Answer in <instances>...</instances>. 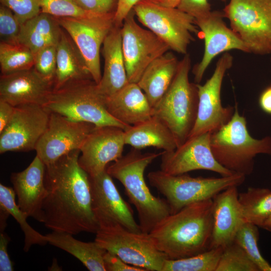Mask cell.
I'll return each mask as SVG.
<instances>
[{"label": "cell", "instance_id": "1", "mask_svg": "<svg viewBox=\"0 0 271 271\" xmlns=\"http://www.w3.org/2000/svg\"><path fill=\"white\" fill-rule=\"evenodd\" d=\"M79 150L46 165L44 224L54 231L73 235L96 233L99 227L93 207L88 174L78 162Z\"/></svg>", "mask_w": 271, "mask_h": 271}, {"label": "cell", "instance_id": "2", "mask_svg": "<svg viewBox=\"0 0 271 271\" xmlns=\"http://www.w3.org/2000/svg\"><path fill=\"white\" fill-rule=\"evenodd\" d=\"M213 200L190 204L170 214L149 233L169 259L188 257L210 249Z\"/></svg>", "mask_w": 271, "mask_h": 271}, {"label": "cell", "instance_id": "3", "mask_svg": "<svg viewBox=\"0 0 271 271\" xmlns=\"http://www.w3.org/2000/svg\"><path fill=\"white\" fill-rule=\"evenodd\" d=\"M161 154L142 153L133 148L106 168L112 178L124 187L129 202L137 210L141 229L147 233L171 214L166 199L152 194L144 177L146 168Z\"/></svg>", "mask_w": 271, "mask_h": 271}, {"label": "cell", "instance_id": "4", "mask_svg": "<svg viewBox=\"0 0 271 271\" xmlns=\"http://www.w3.org/2000/svg\"><path fill=\"white\" fill-rule=\"evenodd\" d=\"M234 107L229 121L211 134L210 146L214 158L221 166L246 176L252 173L256 155L271 156V136L261 139L252 137L245 117L239 114L237 104Z\"/></svg>", "mask_w": 271, "mask_h": 271}, {"label": "cell", "instance_id": "5", "mask_svg": "<svg viewBox=\"0 0 271 271\" xmlns=\"http://www.w3.org/2000/svg\"><path fill=\"white\" fill-rule=\"evenodd\" d=\"M106 96L92 79L74 81L54 89L44 106L50 112L71 120L92 123L96 126L113 125L124 130L130 125L112 117L106 109Z\"/></svg>", "mask_w": 271, "mask_h": 271}, {"label": "cell", "instance_id": "6", "mask_svg": "<svg viewBox=\"0 0 271 271\" xmlns=\"http://www.w3.org/2000/svg\"><path fill=\"white\" fill-rule=\"evenodd\" d=\"M190 55L179 61L177 71L167 91L153 108V115L170 129L177 147L189 138L196 122L198 108L197 83L189 81Z\"/></svg>", "mask_w": 271, "mask_h": 271}, {"label": "cell", "instance_id": "7", "mask_svg": "<svg viewBox=\"0 0 271 271\" xmlns=\"http://www.w3.org/2000/svg\"><path fill=\"white\" fill-rule=\"evenodd\" d=\"M95 241L126 263L146 271H162L166 255L158 249L150 233L128 230L109 218L97 215Z\"/></svg>", "mask_w": 271, "mask_h": 271}, {"label": "cell", "instance_id": "8", "mask_svg": "<svg viewBox=\"0 0 271 271\" xmlns=\"http://www.w3.org/2000/svg\"><path fill=\"white\" fill-rule=\"evenodd\" d=\"M148 178L150 185L164 196L172 214L190 204L213 199L230 187L241 185L245 176L235 173L219 178L193 177L185 174L170 175L160 170L150 172Z\"/></svg>", "mask_w": 271, "mask_h": 271}, {"label": "cell", "instance_id": "9", "mask_svg": "<svg viewBox=\"0 0 271 271\" xmlns=\"http://www.w3.org/2000/svg\"><path fill=\"white\" fill-rule=\"evenodd\" d=\"M223 13L248 53H271V0H230Z\"/></svg>", "mask_w": 271, "mask_h": 271}, {"label": "cell", "instance_id": "10", "mask_svg": "<svg viewBox=\"0 0 271 271\" xmlns=\"http://www.w3.org/2000/svg\"><path fill=\"white\" fill-rule=\"evenodd\" d=\"M132 9L138 21L170 49L187 54L188 46L194 40L192 34L199 32L193 17L177 8L162 6L151 0H141Z\"/></svg>", "mask_w": 271, "mask_h": 271}, {"label": "cell", "instance_id": "11", "mask_svg": "<svg viewBox=\"0 0 271 271\" xmlns=\"http://www.w3.org/2000/svg\"><path fill=\"white\" fill-rule=\"evenodd\" d=\"M115 13L93 14L84 18L55 17L73 40L86 62L93 80L101 79L100 51L103 41L115 25Z\"/></svg>", "mask_w": 271, "mask_h": 271}, {"label": "cell", "instance_id": "12", "mask_svg": "<svg viewBox=\"0 0 271 271\" xmlns=\"http://www.w3.org/2000/svg\"><path fill=\"white\" fill-rule=\"evenodd\" d=\"M133 9L121 28L122 50L128 82L138 83L147 67L170 50L168 45L136 21Z\"/></svg>", "mask_w": 271, "mask_h": 271}, {"label": "cell", "instance_id": "13", "mask_svg": "<svg viewBox=\"0 0 271 271\" xmlns=\"http://www.w3.org/2000/svg\"><path fill=\"white\" fill-rule=\"evenodd\" d=\"M233 60L230 53L225 52L217 61L211 77L204 85L197 83L199 98L197 116L189 138L207 132L212 133L232 118L235 107L222 106L221 90L223 78L232 66Z\"/></svg>", "mask_w": 271, "mask_h": 271}, {"label": "cell", "instance_id": "14", "mask_svg": "<svg viewBox=\"0 0 271 271\" xmlns=\"http://www.w3.org/2000/svg\"><path fill=\"white\" fill-rule=\"evenodd\" d=\"M96 126L91 123L71 120L50 112L48 126L36 145V155L45 165L63 156L80 150L88 134Z\"/></svg>", "mask_w": 271, "mask_h": 271}, {"label": "cell", "instance_id": "15", "mask_svg": "<svg viewBox=\"0 0 271 271\" xmlns=\"http://www.w3.org/2000/svg\"><path fill=\"white\" fill-rule=\"evenodd\" d=\"M50 115V112L40 105L15 107L11 120L0 133V153L35 150L47 128Z\"/></svg>", "mask_w": 271, "mask_h": 271}, {"label": "cell", "instance_id": "16", "mask_svg": "<svg viewBox=\"0 0 271 271\" xmlns=\"http://www.w3.org/2000/svg\"><path fill=\"white\" fill-rule=\"evenodd\" d=\"M211 133L189 138L172 151L162 152L161 170L173 175L197 170L211 171L227 176L235 173L221 166L215 159L210 146Z\"/></svg>", "mask_w": 271, "mask_h": 271}, {"label": "cell", "instance_id": "17", "mask_svg": "<svg viewBox=\"0 0 271 271\" xmlns=\"http://www.w3.org/2000/svg\"><path fill=\"white\" fill-rule=\"evenodd\" d=\"M125 145L123 129L113 125L95 126L80 149L79 164L90 176H95L122 156Z\"/></svg>", "mask_w": 271, "mask_h": 271}, {"label": "cell", "instance_id": "18", "mask_svg": "<svg viewBox=\"0 0 271 271\" xmlns=\"http://www.w3.org/2000/svg\"><path fill=\"white\" fill-rule=\"evenodd\" d=\"M223 12L211 11L206 16L195 19L204 40V51L199 63L194 66L193 74L196 83H199L211 61L219 54L232 50L248 53L239 37L223 21Z\"/></svg>", "mask_w": 271, "mask_h": 271}, {"label": "cell", "instance_id": "19", "mask_svg": "<svg viewBox=\"0 0 271 271\" xmlns=\"http://www.w3.org/2000/svg\"><path fill=\"white\" fill-rule=\"evenodd\" d=\"M54 88L34 67L0 77V100L14 107L25 104L44 106Z\"/></svg>", "mask_w": 271, "mask_h": 271}, {"label": "cell", "instance_id": "20", "mask_svg": "<svg viewBox=\"0 0 271 271\" xmlns=\"http://www.w3.org/2000/svg\"><path fill=\"white\" fill-rule=\"evenodd\" d=\"M89 178L95 215L112 219L130 231L142 232L132 208L122 198L106 169Z\"/></svg>", "mask_w": 271, "mask_h": 271}, {"label": "cell", "instance_id": "21", "mask_svg": "<svg viewBox=\"0 0 271 271\" xmlns=\"http://www.w3.org/2000/svg\"><path fill=\"white\" fill-rule=\"evenodd\" d=\"M45 164L36 155L25 170L11 175L19 208L28 217L43 223V205L47 193L45 184Z\"/></svg>", "mask_w": 271, "mask_h": 271}, {"label": "cell", "instance_id": "22", "mask_svg": "<svg viewBox=\"0 0 271 271\" xmlns=\"http://www.w3.org/2000/svg\"><path fill=\"white\" fill-rule=\"evenodd\" d=\"M237 187H230L212 199L213 227L210 248L223 249L232 243L238 230L245 222Z\"/></svg>", "mask_w": 271, "mask_h": 271}, {"label": "cell", "instance_id": "23", "mask_svg": "<svg viewBox=\"0 0 271 271\" xmlns=\"http://www.w3.org/2000/svg\"><path fill=\"white\" fill-rule=\"evenodd\" d=\"M107 111L121 123L133 125L153 116V108L137 83L129 82L110 96H106Z\"/></svg>", "mask_w": 271, "mask_h": 271}, {"label": "cell", "instance_id": "24", "mask_svg": "<svg viewBox=\"0 0 271 271\" xmlns=\"http://www.w3.org/2000/svg\"><path fill=\"white\" fill-rule=\"evenodd\" d=\"M121 28L115 25L102 45L104 65L97 85L100 92L107 97L113 95L129 83L122 50Z\"/></svg>", "mask_w": 271, "mask_h": 271}, {"label": "cell", "instance_id": "25", "mask_svg": "<svg viewBox=\"0 0 271 271\" xmlns=\"http://www.w3.org/2000/svg\"><path fill=\"white\" fill-rule=\"evenodd\" d=\"M179 61L171 52H166L154 60L137 83L154 108L171 84Z\"/></svg>", "mask_w": 271, "mask_h": 271}, {"label": "cell", "instance_id": "26", "mask_svg": "<svg viewBox=\"0 0 271 271\" xmlns=\"http://www.w3.org/2000/svg\"><path fill=\"white\" fill-rule=\"evenodd\" d=\"M88 79L92 78L84 58L71 37L62 28L57 46L54 88H59L70 82Z\"/></svg>", "mask_w": 271, "mask_h": 271}, {"label": "cell", "instance_id": "27", "mask_svg": "<svg viewBox=\"0 0 271 271\" xmlns=\"http://www.w3.org/2000/svg\"><path fill=\"white\" fill-rule=\"evenodd\" d=\"M124 132L125 145L136 149L154 147L169 152L177 148L171 131L155 115L142 122L130 125Z\"/></svg>", "mask_w": 271, "mask_h": 271}, {"label": "cell", "instance_id": "28", "mask_svg": "<svg viewBox=\"0 0 271 271\" xmlns=\"http://www.w3.org/2000/svg\"><path fill=\"white\" fill-rule=\"evenodd\" d=\"M62 31L54 16L41 12L21 24L19 43L34 54L45 47L57 46Z\"/></svg>", "mask_w": 271, "mask_h": 271}, {"label": "cell", "instance_id": "29", "mask_svg": "<svg viewBox=\"0 0 271 271\" xmlns=\"http://www.w3.org/2000/svg\"><path fill=\"white\" fill-rule=\"evenodd\" d=\"M49 244L69 253L90 271H106L103 257L106 250L96 241L83 242L73 235L53 231L46 235Z\"/></svg>", "mask_w": 271, "mask_h": 271}, {"label": "cell", "instance_id": "30", "mask_svg": "<svg viewBox=\"0 0 271 271\" xmlns=\"http://www.w3.org/2000/svg\"><path fill=\"white\" fill-rule=\"evenodd\" d=\"M245 222L260 227L271 215V190L268 188L249 187L239 193Z\"/></svg>", "mask_w": 271, "mask_h": 271}, {"label": "cell", "instance_id": "31", "mask_svg": "<svg viewBox=\"0 0 271 271\" xmlns=\"http://www.w3.org/2000/svg\"><path fill=\"white\" fill-rule=\"evenodd\" d=\"M15 196L16 193L12 188L0 184V204L19 223L25 235L24 251H28L34 244L46 245L48 243L46 236L41 234L29 224L27 221L28 216L16 204Z\"/></svg>", "mask_w": 271, "mask_h": 271}, {"label": "cell", "instance_id": "32", "mask_svg": "<svg viewBox=\"0 0 271 271\" xmlns=\"http://www.w3.org/2000/svg\"><path fill=\"white\" fill-rule=\"evenodd\" d=\"M222 250L221 248H212L188 257L167 259L162 271H216Z\"/></svg>", "mask_w": 271, "mask_h": 271}, {"label": "cell", "instance_id": "33", "mask_svg": "<svg viewBox=\"0 0 271 271\" xmlns=\"http://www.w3.org/2000/svg\"><path fill=\"white\" fill-rule=\"evenodd\" d=\"M34 56L26 47L0 43V67L2 74L12 73L33 67Z\"/></svg>", "mask_w": 271, "mask_h": 271}, {"label": "cell", "instance_id": "34", "mask_svg": "<svg viewBox=\"0 0 271 271\" xmlns=\"http://www.w3.org/2000/svg\"><path fill=\"white\" fill-rule=\"evenodd\" d=\"M258 226L244 222L238 230L234 241L245 251L260 271H271V265L262 256L258 246Z\"/></svg>", "mask_w": 271, "mask_h": 271}, {"label": "cell", "instance_id": "35", "mask_svg": "<svg viewBox=\"0 0 271 271\" xmlns=\"http://www.w3.org/2000/svg\"><path fill=\"white\" fill-rule=\"evenodd\" d=\"M216 271H260L243 248L234 241L223 249Z\"/></svg>", "mask_w": 271, "mask_h": 271}, {"label": "cell", "instance_id": "36", "mask_svg": "<svg viewBox=\"0 0 271 271\" xmlns=\"http://www.w3.org/2000/svg\"><path fill=\"white\" fill-rule=\"evenodd\" d=\"M41 12L56 17L84 18L93 14L84 11L74 0H39Z\"/></svg>", "mask_w": 271, "mask_h": 271}, {"label": "cell", "instance_id": "37", "mask_svg": "<svg viewBox=\"0 0 271 271\" xmlns=\"http://www.w3.org/2000/svg\"><path fill=\"white\" fill-rule=\"evenodd\" d=\"M57 46L45 47L34 54V67L36 70L45 79L53 83L57 67Z\"/></svg>", "mask_w": 271, "mask_h": 271}, {"label": "cell", "instance_id": "38", "mask_svg": "<svg viewBox=\"0 0 271 271\" xmlns=\"http://www.w3.org/2000/svg\"><path fill=\"white\" fill-rule=\"evenodd\" d=\"M21 24L13 12L1 5L0 7L1 42L11 44H19V36Z\"/></svg>", "mask_w": 271, "mask_h": 271}, {"label": "cell", "instance_id": "39", "mask_svg": "<svg viewBox=\"0 0 271 271\" xmlns=\"http://www.w3.org/2000/svg\"><path fill=\"white\" fill-rule=\"evenodd\" d=\"M2 5L10 9L21 24L41 12L39 0H0Z\"/></svg>", "mask_w": 271, "mask_h": 271}, {"label": "cell", "instance_id": "40", "mask_svg": "<svg viewBox=\"0 0 271 271\" xmlns=\"http://www.w3.org/2000/svg\"><path fill=\"white\" fill-rule=\"evenodd\" d=\"M76 4L85 11L107 14L115 13L118 0H74Z\"/></svg>", "mask_w": 271, "mask_h": 271}, {"label": "cell", "instance_id": "41", "mask_svg": "<svg viewBox=\"0 0 271 271\" xmlns=\"http://www.w3.org/2000/svg\"><path fill=\"white\" fill-rule=\"evenodd\" d=\"M226 2V0H221ZM177 8L193 17L195 19L204 17L211 11L208 0H181Z\"/></svg>", "mask_w": 271, "mask_h": 271}, {"label": "cell", "instance_id": "42", "mask_svg": "<svg viewBox=\"0 0 271 271\" xmlns=\"http://www.w3.org/2000/svg\"><path fill=\"white\" fill-rule=\"evenodd\" d=\"M103 261L106 271H146L126 263L116 255L107 251L104 255Z\"/></svg>", "mask_w": 271, "mask_h": 271}, {"label": "cell", "instance_id": "43", "mask_svg": "<svg viewBox=\"0 0 271 271\" xmlns=\"http://www.w3.org/2000/svg\"><path fill=\"white\" fill-rule=\"evenodd\" d=\"M10 238L4 232L0 233V270L13 271L14 270L13 262L8 252L7 247Z\"/></svg>", "mask_w": 271, "mask_h": 271}, {"label": "cell", "instance_id": "44", "mask_svg": "<svg viewBox=\"0 0 271 271\" xmlns=\"http://www.w3.org/2000/svg\"><path fill=\"white\" fill-rule=\"evenodd\" d=\"M141 0H118L114 14L115 25L122 27L123 20L134 6Z\"/></svg>", "mask_w": 271, "mask_h": 271}, {"label": "cell", "instance_id": "45", "mask_svg": "<svg viewBox=\"0 0 271 271\" xmlns=\"http://www.w3.org/2000/svg\"><path fill=\"white\" fill-rule=\"evenodd\" d=\"M15 107L10 103L0 100V133L8 125L14 112Z\"/></svg>", "mask_w": 271, "mask_h": 271}, {"label": "cell", "instance_id": "46", "mask_svg": "<svg viewBox=\"0 0 271 271\" xmlns=\"http://www.w3.org/2000/svg\"><path fill=\"white\" fill-rule=\"evenodd\" d=\"M258 104L261 109L271 115V85L267 86L260 93Z\"/></svg>", "mask_w": 271, "mask_h": 271}, {"label": "cell", "instance_id": "47", "mask_svg": "<svg viewBox=\"0 0 271 271\" xmlns=\"http://www.w3.org/2000/svg\"><path fill=\"white\" fill-rule=\"evenodd\" d=\"M8 210L2 205L0 204V231L4 232L7 223V219L10 215Z\"/></svg>", "mask_w": 271, "mask_h": 271}, {"label": "cell", "instance_id": "48", "mask_svg": "<svg viewBox=\"0 0 271 271\" xmlns=\"http://www.w3.org/2000/svg\"><path fill=\"white\" fill-rule=\"evenodd\" d=\"M162 6L169 8H177L181 0H151Z\"/></svg>", "mask_w": 271, "mask_h": 271}, {"label": "cell", "instance_id": "49", "mask_svg": "<svg viewBox=\"0 0 271 271\" xmlns=\"http://www.w3.org/2000/svg\"><path fill=\"white\" fill-rule=\"evenodd\" d=\"M260 227L271 232V215L263 223Z\"/></svg>", "mask_w": 271, "mask_h": 271}]
</instances>
